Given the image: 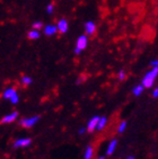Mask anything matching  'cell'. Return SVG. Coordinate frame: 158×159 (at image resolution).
Here are the masks:
<instances>
[{
    "mask_svg": "<svg viewBox=\"0 0 158 159\" xmlns=\"http://www.w3.org/2000/svg\"><path fill=\"white\" fill-rule=\"evenodd\" d=\"M157 74H158V67H154L149 72H147L146 76L143 77L142 79V86L145 88L152 87V85L155 83L156 77H157Z\"/></svg>",
    "mask_w": 158,
    "mask_h": 159,
    "instance_id": "1",
    "label": "cell"
},
{
    "mask_svg": "<svg viewBox=\"0 0 158 159\" xmlns=\"http://www.w3.org/2000/svg\"><path fill=\"white\" fill-rule=\"evenodd\" d=\"M87 44H88V39L86 35H80L78 37V40H77V43H76V48L79 50H85L87 48Z\"/></svg>",
    "mask_w": 158,
    "mask_h": 159,
    "instance_id": "2",
    "label": "cell"
},
{
    "mask_svg": "<svg viewBox=\"0 0 158 159\" xmlns=\"http://www.w3.org/2000/svg\"><path fill=\"white\" fill-rule=\"evenodd\" d=\"M40 120L39 116H33V117H28V119H23L21 121V124L24 128H32V126L35 124Z\"/></svg>",
    "mask_w": 158,
    "mask_h": 159,
    "instance_id": "3",
    "label": "cell"
},
{
    "mask_svg": "<svg viewBox=\"0 0 158 159\" xmlns=\"http://www.w3.org/2000/svg\"><path fill=\"white\" fill-rule=\"evenodd\" d=\"M85 31H86V34L87 35H93V34L95 33V30H96V25H95L94 21H86L85 23Z\"/></svg>",
    "mask_w": 158,
    "mask_h": 159,
    "instance_id": "4",
    "label": "cell"
},
{
    "mask_svg": "<svg viewBox=\"0 0 158 159\" xmlns=\"http://www.w3.org/2000/svg\"><path fill=\"white\" fill-rule=\"evenodd\" d=\"M100 120V116H94L89 120L88 124H87V131L88 132H93L96 130V125H97V122Z\"/></svg>",
    "mask_w": 158,
    "mask_h": 159,
    "instance_id": "5",
    "label": "cell"
},
{
    "mask_svg": "<svg viewBox=\"0 0 158 159\" xmlns=\"http://www.w3.org/2000/svg\"><path fill=\"white\" fill-rule=\"evenodd\" d=\"M43 31H44V34L46 36H52V35H54L58 32V28H57L55 25H46Z\"/></svg>",
    "mask_w": 158,
    "mask_h": 159,
    "instance_id": "6",
    "label": "cell"
},
{
    "mask_svg": "<svg viewBox=\"0 0 158 159\" xmlns=\"http://www.w3.org/2000/svg\"><path fill=\"white\" fill-rule=\"evenodd\" d=\"M30 144V139L27 138H23L16 140V142L14 143V147L15 148H21V147H27Z\"/></svg>",
    "mask_w": 158,
    "mask_h": 159,
    "instance_id": "7",
    "label": "cell"
},
{
    "mask_svg": "<svg viewBox=\"0 0 158 159\" xmlns=\"http://www.w3.org/2000/svg\"><path fill=\"white\" fill-rule=\"evenodd\" d=\"M17 116H18V113H17V112H12V113L8 114V115H5V116L2 117V120H1V122L2 123H12L17 119Z\"/></svg>",
    "mask_w": 158,
    "mask_h": 159,
    "instance_id": "8",
    "label": "cell"
},
{
    "mask_svg": "<svg viewBox=\"0 0 158 159\" xmlns=\"http://www.w3.org/2000/svg\"><path fill=\"white\" fill-rule=\"evenodd\" d=\"M57 28H58V31L61 32V33H66V32L68 31V21L64 18L60 19V20L58 21Z\"/></svg>",
    "mask_w": 158,
    "mask_h": 159,
    "instance_id": "9",
    "label": "cell"
},
{
    "mask_svg": "<svg viewBox=\"0 0 158 159\" xmlns=\"http://www.w3.org/2000/svg\"><path fill=\"white\" fill-rule=\"evenodd\" d=\"M116 144H118V141L116 140H112L111 142H109V147H107V149H106V155H112L113 152H114V150H115V148H116Z\"/></svg>",
    "mask_w": 158,
    "mask_h": 159,
    "instance_id": "10",
    "label": "cell"
},
{
    "mask_svg": "<svg viewBox=\"0 0 158 159\" xmlns=\"http://www.w3.org/2000/svg\"><path fill=\"white\" fill-rule=\"evenodd\" d=\"M106 123H107V117L105 116H102L100 117V120H98V122H97V125H96V129L97 130H103L104 128H105V125H106Z\"/></svg>",
    "mask_w": 158,
    "mask_h": 159,
    "instance_id": "11",
    "label": "cell"
},
{
    "mask_svg": "<svg viewBox=\"0 0 158 159\" xmlns=\"http://www.w3.org/2000/svg\"><path fill=\"white\" fill-rule=\"evenodd\" d=\"M16 89L14 88H8L5 90V93H3V98L5 99H10V98L14 96V94H16Z\"/></svg>",
    "mask_w": 158,
    "mask_h": 159,
    "instance_id": "12",
    "label": "cell"
},
{
    "mask_svg": "<svg viewBox=\"0 0 158 159\" xmlns=\"http://www.w3.org/2000/svg\"><path fill=\"white\" fill-rule=\"evenodd\" d=\"M27 36L30 40H37L40 37V32L36 31V30H32L27 33Z\"/></svg>",
    "mask_w": 158,
    "mask_h": 159,
    "instance_id": "13",
    "label": "cell"
},
{
    "mask_svg": "<svg viewBox=\"0 0 158 159\" xmlns=\"http://www.w3.org/2000/svg\"><path fill=\"white\" fill-rule=\"evenodd\" d=\"M143 89H145V87H143L142 85H138L132 89V93H133L134 96H140L141 94H142Z\"/></svg>",
    "mask_w": 158,
    "mask_h": 159,
    "instance_id": "14",
    "label": "cell"
},
{
    "mask_svg": "<svg viewBox=\"0 0 158 159\" xmlns=\"http://www.w3.org/2000/svg\"><path fill=\"white\" fill-rule=\"evenodd\" d=\"M84 157H85V159H91V157H93V147L89 146V147L86 148V151H85Z\"/></svg>",
    "mask_w": 158,
    "mask_h": 159,
    "instance_id": "15",
    "label": "cell"
},
{
    "mask_svg": "<svg viewBox=\"0 0 158 159\" xmlns=\"http://www.w3.org/2000/svg\"><path fill=\"white\" fill-rule=\"evenodd\" d=\"M43 27H44V25H43L42 21H35V23H33V25H32V28H33V30H36V31L42 30Z\"/></svg>",
    "mask_w": 158,
    "mask_h": 159,
    "instance_id": "16",
    "label": "cell"
},
{
    "mask_svg": "<svg viewBox=\"0 0 158 159\" xmlns=\"http://www.w3.org/2000/svg\"><path fill=\"white\" fill-rule=\"evenodd\" d=\"M32 78L30 77H28V76H24L23 78H21V84L23 85H25V86H28V85H30L32 84Z\"/></svg>",
    "mask_w": 158,
    "mask_h": 159,
    "instance_id": "17",
    "label": "cell"
},
{
    "mask_svg": "<svg viewBox=\"0 0 158 159\" xmlns=\"http://www.w3.org/2000/svg\"><path fill=\"white\" fill-rule=\"evenodd\" d=\"M125 128H127V122H125V121H122V122L120 123L118 128V133H122V132H124Z\"/></svg>",
    "mask_w": 158,
    "mask_h": 159,
    "instance_id": "18",
    "label": "cell"
},
{
    "mask_svg": "<svg viewBox=\"0 0 158 159\" xmlns=\"http://www.w3.org/2000/svg\"><path fill=\"white\" fill-rule=\"evenodd\" d=\"M9 101L12 102V104H17V103L19 102V96H18V94H17V93H16V94H14V96H12V97L10 98Z\"/></svg>",
    "mask_w": 158,
    "mask_h": 159,
    "instance_id": "19",
    "label": "cell"
},
{
    "mask_svg": "<svg viewBox=\"0 0 158 159\" xmlns=\"http://www.w3.org/2000/svg\"><path fill=\"white\" fill-rule=\"evenodd\" d=\"M53 9H54V5H53V3L48 5V7H46V11H48V14H52V12H53Z\"/></svg>",
    "mask_w": 158,
    "mask_h": 159,
    "instance_id": "20",
    "label": "cell"
},
{
    "mask_svg": "<svg viewBox=\"0 0 158 159\" xmlns=\"http://www.w3.org/2000/svg\"><path fill=\"white\" fill-rule=\"evenodd\" d=\"M118 79H120V80H124L125 79L124 70H120V72H118Z\"/></svg>",
    "mask_w": 158,
    "mask_h": 159,
    "instance_id": "21",
    "label": "cell"
},
{
    "mask_svg": "<svg viewBox=\"0 0 158 159\" xmlns=\"http://www.w3.org/2000/svg\"><path fill=\"white\" fill-rule=\"evenodd\" d=\"M152 96H154L155 98H157V96H158V89H157V88H156L155 90L152 92Z\"/></svg>",
    "mask_w": 158,
    "mask_h": 159,
    "instance_id": "22",
    "label": "cell"
},
{
    "mask_svg": "<svg viewBox=\"0 0 158 159\" xmlns=\"http://www.w3.org/2000/svg\"><path fill=\"white\" fill-rule=\"evenodd\" d=\"M85 131H86V129L85 128H80L79 129V134H84V133H85Z\"/></svg>",
    "mask_w": 158,
    "mask_h": 159,
    "instance_id": "23",
    "label": "cell"
},
{
    "mask_svg": "<svg viewBox=\"0 0 158 159\" xmlns=\"http://www.w3.org/2000/svg\"><path fill=\"white\" fill-rule=\"evenodd\" d=\"M150 64H151L152 67H157L158 61H157V60H154V61H151V62H150Z\"/></svg>",
    "mask_w": 158,
    "mask_h": 159,
    "instance_id": "24",
    "label": "cell"
},
{
    "mask_svg": "<svg viewBox=\"0 0 158 159\" xmlns=\"http://www.w3.org/2000/svg\"><path fill=\"white\" fill-rule=\"evenodd\" d=\"M73 52H75V54H80V53H81V50H79V49H77V48H76Z\"/></svg>",
    "mask_w": 158,
    "mask_h": 159,
    "instance_id": "25",
    "label": "cell"
},
{
    "mask_svg": "<svg viewBox=\"0 0 158 159\" xmlns=\"http://www.w3.org/2000/svg\"><path fill=\"white\" fill-rule=\"evenodd\" d=\"M127 159H136V158H134V157H132V156H130V157H128Z\"/></svg>",
    "mask_w": 158,
    "mask_h": 159,
    "instance_id": "26",
    "label": "cell"
},
{
    "mask_svg": "<svg viewBox=\"0 0 158 159\" xmlns=\"http://www.w3.org/2000/svg\"><path fill=\"white\" fill-rule=\"evenodd\" d=\"M97 159H105L104 157H100V158H97Z\"/></svg>",
    "mask_w": 158,
    "mask_h": 159,
    "instance_id": "27",
    "label": "cell"
}]
</instances>
